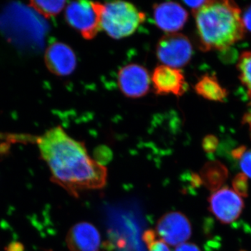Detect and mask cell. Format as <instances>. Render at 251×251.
<instances>
[{
	"label": "cell",
	"mask_w": 251,
	"mask_h": 251,
	"mask_svg": "<svg viewBox=\"0 0 251 251\" xmlns=\"http://www.w3.org/2000/svg\"><path fill=\"white\" fill-rule=\"evenodd\" d=\"M66 1H31L29 6L46 18L54 17L64 9Z\"/></svg>",
	"instance_id": "15"
},
{
	"label": "cell",
	"mask_w": 251,
	"mask_h": 251,
	"mask_svg": "<svg viewBox=\"0 0 251 251\" xmlns=\"http://www.w3.org/2000/svg\"><path fill=\"white\" fill-rule=\"evenodd\" d=\"M188 16L186 10L173 1L156 4L153 8V18L157 27L169 34L182 29Z\"/></svg>",
	"instance_id": "11"
},
{
	"label": "cell",
	"mask_w": 251,
	"mask_h": 251,
	"mask_svg": "<svg viewBox=\"0 0 251 251\" xmlns=\"http://www.w3.org/2000/svg\"><path fill=\"white\" fill-rule=\"evenodd\" d=\"M237 69L239 79L247 90L248 95L251 99V52L245 51L241 54L238 62Z\"/></svg>",
	"instance_id": "14"
},
{
	"label": "cell",
	"mask_w": 251,
	"mask_h": 251,
	"mask_svg": "<svg viewBox=\"0 0 251 251\" xmlns=\"http://www.w3.org/2000/svg\"><path fill=\"white\" fill-rule=\"evenodd\" d=\"M145 18V14L129 2L111 1L103 4L100 27L112 39H120L133 34Z\"/></svg>",
	"instance_id": "3"
},
{
	"label": "cell",
	"mask_w": 251,
	"mask_h": 251,
	"mask_svg": "<svg viewBox=\"0 0 251 251\" xmlns=\"http://www.w3.org/2000/svg\"><path fill=\"white\" fill-rule=\"evenodd\" d=\"M239 160L244 174L247 177L251 178V150L246 149Z\"/></svg>",
	"instance_id": "18"
},
{
	"label": "cell",
	"mask_w": 251,
	"mask_h": 251,
	"mask_svg": "<svg viewBox=\"0 0 251 251\" xmlns=\"http://www.w3.org/2000/svg\"><path fill=\"white\" fill-rule=\"evenodd\" d=\"M247 176L244 173H240L234 177L232 181L234 191L239 196H247L249 191Z\"/></svg>",
	"instance_id": "17"
},
{
	"label": "cell",
	"mask_w": 251,
	"mask_h": 251,
	"mask_svg": "<svg viewBox=\"0 0 251 251\" xmlns=\"http://www.w3.org/2000/svg\"><path fill=\"white\" fill-rule=\"evenodd\" d=\"M43 159L50 170L52 181L77 197L85 190L100 189L106 184L105 167L91 158L84 143L56 126L36 140Z\"/></svg>",
	"instance_id": "1"
},
{
	"label": "cell",
	"mask_w": 251,
	"mask_h": 251,
	"mask_svg": "<svg viewBox=\"0 0 251 251\" xmlns=\"http://www.w3.org/2000/svg\"><path fill=\"white\" fill-rule=\"evenodd\" d=\"M103 4L94 1H72L67 5L65 17L71 27L85 39H94L101 29L100 18Z\"/></svg>",
	"instance_id": "4"
},
{
	"label": "cell",
	"mask_w": 251,
	"mask_h": 251,
	"mask_svg": "<svg viewBox=\"0 0 251 251\" xmlns=\"http://www.w3.org/2000/svg\"><path fill=\"white\" fill-rule=\"evenodd\" d=\"M208 1H184V4L192 8L193 11L201 9L204 5L207 3Z\"/></svg>",
	"instance_id": "22"
},
{
	"label": "cell",
	"mask_w": 251,
	"mask_h": 251,
	"mask_svg": "<svg viewBox=\"0 0 251 251\" xmlns=\"http://www.w3.org/2000/svg\"><path fill=\"white\" fill-rule=\"evenodd\" d=\"M151 82L155 92L159 95L173 94L180 97L187 90V83L181 71L163 64L154 69Z\"/></svg>",
	"instance_id": "9"
},
{
	"label": "cell",
	"mask_w": 251,
	"mask_h": 251,
	"mask_svg": "<svg viewBox=\"0 0 251 251\" xmlns=\"http://www.w3.org/2000/svg\"><path fill=\"white\" fill-rule=\"evenodd\" d=\"M156 232L168 245L178 247L191 237L192 229L189 220L184 214L172 211L158 220Z\"/></svg>",
	"instance_id": "6"
},
{
	"label": "cell",
	"mask_w": 251,
	"mask_h": 251,
	"mask_svg": "<svg viewBox=\"0 0 251 251\" xmlns=\"http://www.w3.org/2000/svg\"><path fill=\"white\" fill-rule=\"evenodd\" d=\"M119 87L129 98H140L148 93L150 87V74L143 66L130 64L120 69L117 77Z\"/></svg>",
	"instance_id": "8"
},
{
	"label": "cell",
	"mask_w": 251,
	"mask_h": 251,
	"mask_svg": "<svg viewBox=\"0 0 251 251\" xmlns=\"http://www.w3.org/2000/svg\"><path fill=\"white\" fill-rule=\"evenodd\" d=\"M209 209L222 224H232L239 217L244 202L234 190L224 188L216 191L209 199Z\"/></svg>",
	"instance_id": "7"
},
{
	"label": "cell",
	"mask_w": 251,
	"mask_h": 251,
	"mask_svg": "<svg viewBox=\"0 0 251 251\" xmlns=\"http://www.w3.org/2000/svg\"><path fill=\"white\" fill-rule=\"evenodd\" d=\"M175 251H201V249L196 244L184 243L181 245L176 247Z\"/></svg>",
	"instance_id": "20"
},
{
	"label": "cell",
	"mask_w": 251,
	"mask_h": 251,
	"mask_svg": "<svg viewBox=\"0 0 251 251\" xmlns=\"http://www.w3.org/2000/svg\"><path fill=\"white\" fill-rule=\"evenodd\" d=\"M193 48L189 39L184 34L171 33L158 41L156 55L163 65L179 69L184 67L191 60Z\"/></svg>",
	"instance_id": "5"
},
{
	"label": "cell",
	"mask_w": 251,
	"mask_h": 251,
	"mask_svg": "<svg viewBox=\"0 0 251 251\" xmlns=\"http://www.w3.org/2000/svg\"><path fill=\"white\" fill-rule=\"evenodd\" d=\"M219 140L215 135H208L202 141V148L207 153H212L216 151L218 148Z\"/></svg>",
	"instance_id": "19"
},
{
	"label": "cell",
	"mask_w": 251,
	"mask_h": 251,
	"mask_svg": "<svg viewBox=\"0 0 251 251\" xmlns=\"http://www.w3.org/2000/svg\"><path fill=\"white\" fill-rule=\"evenodd\" d=\"M242 20L244 27L251 31V6L248 8L247 11H245Z\"/></svg>",
	"instance_id": "21"
},
{
	"label": "cell",
	"mask_w": 251,
	"mask_h": 251,
	"mask_svg": "<svg viewBox=\"0 0 251 251\" xmlns=\"http://www.w3.org/2000/svg\"><path fill=\"white\" fill-rule=\"evenodd\" d=\"M194 15L204 50H226L244 37L241 10L234 1H208Z\"/></svg>",
	"instance_id": "2"
},
{
	"label": "cell",
	"mask_w": 251,
	"mask_h": 251,
	"mask_svg": "<svg viewBox=\"0 0 251 251\" xmlns=\"http://www.w3.org/2000/svg\"><path fill=\"white\" fill-rule=\"evenodd\" d=\"M100 243L98 229L89 223L75 224L67 234V244L71 251H97Z\"/></svg>",
	"instance_id": "12"
},
{
	"label": "cell",
	"mask_w": 251,
	"mask_h": 251,
	"mask_svg": "<svg viewBox=\"0 0 251 251\" xmlns=\"http://www.w3.org/2000/svg\"><path fill=\"white\" fill-rule=\"evenodd\" d=\"M195 90L203 98L213 101H223L227 96V90L213 75H203L196 83Z\"/></svg>",
	"instance_id": "13"
},
{
	"label": "cell",
	"mask_w": 251,
	"mask_h": 251,
	"mask_svg": "<svg viewBox=\"0 0 251 251\" xmlns=\"http://www.w3.org/2000/svg\"><path fill=\"white\" fill-rule=\"evenodd\" d=\"M143 240L148 246L149 251H171L168 244L158 237L156 231L149 229L143 235Z\"/></svg>",
	"instance_id": "16"
},
{
	"label": "cell",
	"mask_w": 251,
	"mask_h": 251,
	"mask_svg": "<svg viewBox=\"0 0 251 251\" xmlns=\"http://www.w3.org/2000/svg\"><path fill=\"white\" fill-rule=\"evenodd\" d=\"M46 67L50 72L59 76L70 75L76 68L75 52L69 46L55 42L48 48L45 54Z\"/></svg>",
	"instance_id": "10"
},
{
	"label": "cell",
	"mask_w": 251,
	"mask_h": 251,
	"mask_svg": "<svg viewBox=\"0 0 251 251\" xmlns=\"http://www.w3.org/2000/svg\"><path fill=\"white\" fill-rule=\"evenodd\" d=\"M242 122L243 124L249 127V133H250L251 138V102L250 105H249V110L243 117Z\"/></svg>",
	"instance_id": "23"
}]
</instances>
